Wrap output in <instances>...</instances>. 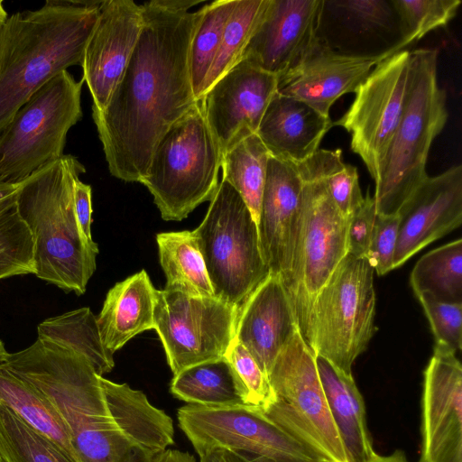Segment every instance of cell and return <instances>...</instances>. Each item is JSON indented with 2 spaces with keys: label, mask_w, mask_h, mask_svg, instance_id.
Returning <instances> with one entry per match:
<instances>
[{
  "label": "cell",
  "mask_w": 462,
  "mask_h": 462,
  "mask_svg": "<svg viewBox=\"0 0 462 462\" xmlns=\"http://www.w3.org/2000/svg\"><path fill=\"white\" fill-rule=\"evenodd\" d=\"M200 0L143 4L142 31L124 76L102 111L92 110L112 176L141 182L167 130L199 100L194 97L189 48Z\"/></svg>",
  "instance_id": "cell-1"
},
{
  "label": "cell",
  "mask_w": 462,
  "mask_h": 462,
  "mask_svg": "<svg viewBox=\"0 0 462 462\" xmlns=\"http://www.w3.org/2000/svg\"><path fill=\"white\" fill-rule=\"evenodd\" d=\"M101 1L47 0L0 26V134L45 83L83 59Z\"/></svg>",
  "instance_id": "cell-2"
},
{
  "label": "cell",
  "mask_w": 462,
  "mask_h": 462,
  "mask_svg": "<svg viewBox=\"0 0 462 462\" xmlns=\"http://www.w3.org/2000/svg\"><path fill=\"white\" fill-rule=\"evenodd\" d=\"M85 172L73 155H63L21 182L19 212L33 238L34 275L66 292L81 295L96 270L98 246L79 226L74 182Z\"/></svg>",
  "instance_id": "cell-3"
},
{
  "label": "cell",
  "mask_w": 462,
  "mask_h": 462,
  "mask_svg": "<svg viewBox=\"0 0 462 462\" xmlns=\"http://www.w3.org/2000/svg\"><path fill=\"white\" fill-rule=\"evenodd\" d=\"M439 51H411L404 109L373 196L377 215L393 216L428 177L429 153L444 129L447 93L438 83Z\"/></svg>",
  "instance_id": "cell-4"
},
{
  "label": "cell",
  "mask_w": 462,
  "mask_h": 462,
  "mask_svg": "<svg viewBox=\"0 0 462 462\" xmlns=\"http://www.w3.org/2000/svg\"><path fill=\"white\" fill-rule=\"evenodd\" d=\"M221 158L199 99L160 139L141 180L164 220H182L213 199Z\"/></svg>",
  "instance_id": "cell-5"
},
{
  "label": "cell",
  "mask_w": 462,
  "mask_h": 462,
  "mask_svg": "<svg viewBox=\"0 0 462 462\" xmlns=\"http://www.w3.org/2000/svg\"><path fill=\"white\" fill-rule=\"evenodd\" d=\"M209 202L193 234L215 297L240 307L270 274L257 226L240 194L224 180Z\"/></svg>",
  "instance_id": "cell-6"
},
{
  "label": "cell",
  "mask_w": 462,
  "mask_h": 462,
  "mask_svg": "<svg viewBox=\"0 0 462 462\" xmlns=\"http://www.w3.org/2000/svg\"><path fill=\"white\" fill-rule=\"evenodd\" d=\"M273 400L263 411L320 462H347L319 379L316 357L299 330L268 374Z\"/></svg>",
  "instance_id": "cell-7"
},
{
  "label": "cell",
  "mask_w": 462,
  "mask_h": 462,
  "mask_svg": "<svg viewBox=\"0 0 462 462\" xmlns=\"http://www.w3.org/2000/svg\"><path fill=\"white\" fill-rule=\"evenodd\" d=\"M374 274L366 258L347 253L312 304L308 345L347 374L376 330Z\"/></svg>",
  "instance_id": "cell-8"
},
{
  "label": "cell",
  "mask_w": 462,
  "mask_h": 462,
  "mask_svg": "<svg viewBox=\"0 0 462 462\" xmlns=\"http://www.w3.org/2000/svg\"><path fill=\"white\" fill-rule=\"evenodd\" d=\"M63 70L17 110L0 134V180L18 184L62 157L69 130L82 117L81 89Z\"/></svg>",
  "instance_id": "cell-9"
},
{
  "label": "cell",
  "mask_w": 462,
  "mask_h": 462,
  "mask_svg": "<svg viewBox=\"0 0 462 462\" xmlns=\"http://www.w3.org/2000/svg\"><path fill=\"white\" fill-rule=\"evenodd\" d=\"M296 165L303 186L291 273L285 291L299 331L308 345L314 300L348 253V219L337 210L323 181L304 164Z\"/></svg>",
  "instance_id": "cell-10"
},
{
  "label": "cell",
  "mask_w": 462,
  "mask_h": 462,
  "mask_svg": "<svg viewBox=\"0 0 462 462\" xmlns=\"http://www.w3.org/2000/svg\"><path fill=\"white\" fill-rule=\"evenodd\" d=\"M238 308L216 297L156 290L153 329L173 374L225 356L235 338Z\"/></svg>",
  "instance_id": "cell-11"
},
{
  "label": "cell",
  "mask_w": 462,
  "mask_h": 462,
  "mask_svg": "<svg viewBox=\"0 0 462 462\" xmlns=\"http://www.w3.org/2000/svg\"><path fill=\"white\" fill-rule=\"evenodd\" d=\"M177 416L199 456L225 448L267 462H320L256 407L187 404L178 410Z\"/></svg>",
  "instance_id": "cell-12"
},
{
  "label": "cell",
  "mask_w": 462,
  "mask_h": 462,
  "mask_svg": "<svg viewBox=\"0 0 462 462\" xmlns=\"http://www.w3.org/2000/svg\"><path fill=\"white\" fill-rule=\"evenodd\" d=\"M410 56L411 51L403 50L380 61L356 90L347 111L334 122L350 134V148L374 183L404 109Z\"/></svg>",
  "instance_id": "cell-13"
},
{
  "label": "cell",
  "mask_w": 462,
  "mask_h": 462,
  "mask_svg": "<svg viewBox=\"0 0 462 462\" xmlns=\"http://www.w3.org/2000/svg\"><path fill=\"white\" fill-rule=\"evenodd\" d=\"M323 0H269L242 54L277 76L299 66L319 44Z\"/></svg>",
  "instance_id": "cell-14"
},
{
  "label": "cell",
  "mask_w": 462,
  "mask_h": 462,
  "mask_svg": "<svg viewBox=\"0 0 462 462\" xmlns=\"http://www.w3.org/2000/svg\"><path fill=\"white\" fill-rule=\"evenodd\" d=\"M143 26V5L132 0L101 1L97 23L87 42L82 79L92 110L102 111L121 81Z\"/></svg>",
  "instance_id": "cell-15"
},
{
  "label": "cell",
  "mask_w": 462,
  "mask_h": 462,
  "mask_svg": "<svg viewBox=\"0 0 462 462\" xmlns=\"http://www.w3.org/2000/svg\"><path fill=\"white\" fill-rule=\"evenodd\" d=\"M318 39L353 56L394 54L408 47L392 0H323Z\"/></svg>",
  "instance_id": "cell-16"
},
{
  "label": "cell",
  "mask_w": 462,
  "mask_h": 462,
  "mask_svg": "<svg viewBox=\"0 0 462 462\" xmlns=\"http://www.w3.org/2000/svg\"><path fill=\"white\" fill-rule=\"evenodd\" d=\"M419 462H462V365L435 346L423 373Z\"/></svg>",
  "instance_id": "cell-17"
},
{
  "label": "cell",
  "mask_w": 462,
  "mask_h": 462,
  "mask_svg": "<svg viewBox=\"0 0 462 462\" xmlns=\"http://www.w3.org/2000/svg\"><path fill=\"white\" fill-rule=\"evenodd\" d=\"M278 92V77L242 59L200 98L221 153L241 134L256 133Z\"/></svg>",
  "instance_id": "cell-18"
},
{
  "label": "cell",
  "mask_w": 462,
  "mask_h": 462,
  "mask_svg": "<svg viewBox=\"0 0 462 462\" xmlns=\"http://www.w3.org/2000/svg\"><path fill=\"white\" fill-rule=\"evenodd\" d=\"M397 215L393 268L462 223V166L454 165L416 189Z\"/></svg>",
  "instance_id": "cell-19"
},
{
  "label": "cell",
  "mask_w": 462,
  "mask_h": 462,
  "mask_svg": "<svg viewBox=\"0 0 462 462\" xmlns=\"http://www.w3.org/2000/svg\"><path fill=\"white\" fill-rule=\"evenodd\" d=\"M303 182L297 165L269 156L258 221L262 256L271 274L288 283Z\"/></svg>",
  "instance_id": "cell-20"
},
{
  "label": "cell",
  "mask_w": 462,
  "mask_h": 462,
  "mask_svg": "<svg viewBox=\"0 0 462 462\" xmlns=\"http://www.w3.org/2000/svg\"><path fill=\"white\" fill-rule=\"evenodd\" d=\"M392 55H346L319 42L299 66L278 78V93L301 100L329 117L333 104L342 96L356 92L374 68Z\"/></svg>",
  "instance_id": "cell-21"
},
{
  "label": "cell",
  "mask_w": 462,
  "mask_h": 462,
  "mask_svg": "<svg viewBox=\"0 0 462 462\" xmlns=\"http://www.w3.org/2000/svg\"><path fill=\"white\" fill-rule=\"evenodd\" d=\"M296 330L281 277L270 273L238 308L235 338L268 377L277 356Z\"/></svg>",
  "instance_id": "cell-22"
},
{
  "label": "cell",
  "mask_w": 462,
  "mask_h": 462,
  "mask_svg": "<svg viewBox=\"0 0 462 462\" xmlns=\"http://www.w3.org/2000/svg\"><path fill=\"white\" fill-rule=\"evenodd\" d=\"M334 126L307 103L276 93L268 105L256 134L269 154L299 164L309 159Z\"/></svg>",
  "instance_id": "cell-23"
},
{
  "label": "cell",
  "mask_w": 462,
  "mask_h": 462,
  "mask_svg": "<svg viewBox=\"0 0 462 462\" xmlns=\"http://www.w3.org/2000/svg\"><path fill=\"white\" fill-rule=\"evenodd\" d=\"M156 290L144 270L116 283L97 317L104 346L114 354L136 335L154 328Z\"/></svg>",
  "instance_id": "cell-24"
},
{
  "label": "cell",
  "mask_w": 462,
  "mask_h": 462,
  "mask_svg": "<svg viewBox=\"0 0 462 462\" xmlns=\"http://www.w3.org/2000/svg\"><path fill=\"white\" fill-rule=\"evenodd\" d=\"M328 409L344 446L347 462H373L374 451L366 425L365 408L352 374L315 356Z\"/></svg>",
  "instance_id": "cell-25"
},
{
  "label": "cell",
  "mask_w": 462,
  "mask_h": 462,
  "mask_svg": "<svg viewBox=\"0 0 462 462\" xmlns=\"http://www.w3.org/2000/svg\"><path fill=\"white\" fill-rule=\"evenodd\" d=\"M170 390L176 398L189 404L209 408L246 405L243 385L225 356L174 374Z\"/></svg>",
  "instance_id": "cell-26"
},
{
  "label": "cell",
  "mask_w": 462,
  "mask_h": 462,
  "mask_svg": "<svg viewBox=\"0 0 462 462\" xmlns=\"http://www.w3.org/2000/svg\"><path fill=\"white\" fill-rule=\"evenodd\" d=\"M0 404L79 462L58 412L31 383L0 363Z\"/></svg>",
  "instance_id": "cell-27"
},
{
  "label": "cell",
  "mask_w": 462,
  "mask_h": 462,
  "mask_svg": "<svg viewBox=\"0 0 462 462\" xmlns=\"http://www.w3.org/2000/svg\"><path fill=\"white\" fill-rule=\"evenodd\" d=\"M38 337L84 356L103 376L115 365L113 353L101 339L97 317L84 307L49 318L38 325Z\"/></svg>",
  "instance_id": "cell-28"
},
{
  "label": "cell",
  "mask_w": 462,
  "mask_h": 462,
  "mask_svg": "<svg viewBox=\"0 0 462 462\" xmlns=\"http://www.w3.org/2000/svg\"><path fill=\"white\" fill-rule=\"evenodd\" d=\"M166 290L198 297H215L193 231L163 232L156 236Z\"/></svg>",
  "instance_id": "cell-29"
},
{
  "label": "cell",
  "mask_w": 462,
  "mask_h": 462,
  "mask_svg": "<svg viewBox=\"0 0 462 462\" xmlns=\"http://www.w3.org/2000/svg\"><path fill=\"white\" fill-rule=\"evenodd\" d=\"M269 152L256 133L239 134L222 153V180L242 197L258 221Z\"/></svg>",
  "instance_id": "cell-30"
},
{
  "label": "cell",
  "mask_w": 462,
  "mask_h": 462,
  "mask_svg": "<svg viewBox=\"0 0 462 462\" xmlns=\"http://www.w3.org/2000/svg\"><path fill=\"white\" fill-rule=\"evenodd\" d=\"M416 296L462 304V240L458 238L422 255L411 273Z\"/></svg>",
  "instance_id": "cell-31"
},
{
  "label": "cell",
  "mask_w": 462,
  "mask_h": 462,
  "mask_svg": "<svg viewBox=\"0 0 462 462\" xmlns=\"http://www.w3.org/2000/svg\"><path fill=\"white\" fill-rule=\"evenodd\" d=\"M20 186L0 180V280L35 271L33 238L17 205Z\"/></svg>",
  "instance_id": "cell-32"
},
{
  "label": "cell",
  "mask_w": 462,
  "mask_h": 462,
  "mask_svg": "<svg viewBox=\"0 0 462 462\" xmlns=\"http://www.w3.org/2000/svg\"><path fill=\"white\" fill-rule=\"evenodd\" d=\"M237 0H217L202 6V15L193 34L189 55L194 97L199 100L218 51L226 23Z\"/></svg>",
  "instance_id": "cell-33"
},
{
  "label": "cell",
  "mask_w": 462,
  "mask_h": 462,
  "mask_svg": "<svg viewBox=\"0 0 462 462\" xmlns=\"http://www.w3.org/2000/svg\"><path fill=\"white\" fill-rule=\"evenodd\" d=\"M0 462H76L0 404Z\"/></svg>",
  "instance_id": "cell-34"
},
{
  "label": "cell",
  "mask_w": 462,
  "mask_h": 462,
  "mask_svg": "<svg viewBox=\"0 0 462 462\" xmlns=\"http://www.w3.org/2000/svg\"><path fill=\"white\" fill-rule=\"evenodd\" d=\"M319 177L337 210L349 219L364 201L355 166L343 160L341 149H319L301 162Z\"/></svg>",
  "instance_id": "cell-35"
},
{
  "label": "cell",
  "mask_w": 462,
  "mask_h": 462,
  "mask_svg": "<svg viewBox=\"0 0 462 462\" xmlns=\"http://www.w3.org/2000/svg\"><path fill=\"white\" fill-rule=\"evenodd\" d=\"M268 3L269 0H237L226 23L218 51L206 79L204 94L241 60Z\"/></svg>",
  "instance_id": "cell-36"
},
{
  "label": "cell",
  "mask_w": 462,
  "mask_h": 462,
  "mask_svg": "<svg viewBox=\"0 0 462 462\" xmlns=\"http://www.w3.org/2000/svg\"><path fill=\"white\" fill-rule=\"evenodd\" d=\"M400 19L407 46L426 34L445 27L456 16L460 0H392Z\"/></svg>",
  "instance_id": "cell-37"
},
{
  "label": "cell",
  "mask_w": 462,
  "mask_h": 462,
  "mask_svg": "<svg viewBox=\"0 0 462 462\" xmlns=\"http://www.w3.org/2000/svg\"><path fill=\"white\" fill-rule=\"evenodd\" d=\"M233 366L244 391L245 402L264 411L273 400L268 377L256 361L236 338L232 340L224 356Z\"/></svg>",
  "instance_id": "cell-38"
},
{
  "label": "cell",
  "mask_w": 462,
  "mask_h": 462,
  "mask_svg": "<svg viewBox=\"0 0 462 462\" xmlns=\"http://www.w3.org/2000/svg\"><path fill=\"white\" fill-rule=\"evenodd\" d=\"M430 322L435 346L457 353L462 347V304L446 303L426 295L417 296Z\"/></svg>",
  "instance_id": "cell-39"
},
{
  "label": "cell",
  "mask_w": 462,
  "mask_h": 462,
  "mask_svg": "<svg viewBox=\"0 0 462 462\" xmlns=\"http://www.w3.org/2000/svg\"><path fill=\"white\" fill-rule=\"evenodd\" d=\"M399 216L377 215L366 259L378 275L393 270Z\"/></svg>",
  "instance_id": "cell-40"
},
{
  "label": "cell",
  "mask_w": 462,
  "mask_h": 462,
  "mask_svg": "<svg viewBox=\"0 0 462 462\" xmlns=\"http://www.w3.org/2000/svg\"><path fill=\"white\" fill-rule=\"evenodd\" d=\"M377 213L373 197L369 193L362 205L348 219L347 250L356 257H366L373 236Z\"/></svg>",
  "instance_id": "cell-41"
},
{
  "label": "cell",
  "mask_w": 462,
  "mask_h": 462,
  "mask_svg": "<svg viewBox=\"0 0 462 462\" xmlns=\"http://www.w3.org/2000/svg\"><path fill=\"white\" fill-rule=\"evenodd\" d=\"M92 191L88 184L78 178L74 182V206L76 217L84 236L94 242L91 235L92 223Z\"/></svg>",
  "instance_id": "cell-42"
},
{
  "label": "cell",
  "mask_w": 462,
  "mask_h": 462,
  "mask_svg": "<svg viewBox=\"0 0 462 462\" xmlns=\"http://www.w3.org/2000/svg\"><path fill=\"white\" fill-rule=\"evenodd\" d=\"M199 462H245L246 456L225 448H213L199 456Z\"/></svg>",
  "instance_id": "cell-43"
},
{
  "label": "cell",
  "mask_w": 462,
  "mask_h": 462,
  "mask_svg": "<svg viewBox=\"0 0 462 462\" xmlns=\"http://www.w3.org/2000/svg\"><path fill=\"white\" fill-rule=\"evenodd\" d=\"M153 462H195V457L188 452L167 448Z\"/></svg>",
  "instance_id": "cell-44"
},
{
  "label": "cell",
  "mask_w": 462,
  "mask_h": 462,
  "mask_svg": "<svg viewBox=\"0 0 462 462\" xmlns=\"http://www.w3.org/2000/svg\"><path fill=\"white\" fill-rule=\"evenodd\" d=\"M381 462H410L402 450H395L388 456H381Z\"/></svg>",
  "instance_id": "cell-45"
},
{
  "label": "cell",
  "mask_w": 462,
  "mask_h": 462,
  "mask_svg": "<svg viewBox=\"0 0 462 462\" xmlns=\"http://www.w3.org/2000/svg\"><path fill=\"white\" fill-rule=\"evenodd\" d=\"M8 14L4 7V3L2 0H0V26L5 22V20L7 18Z\"/></svg>",
  "instance_id": "cell-46"
},
{
  "label": "cell",
  "mask_w": 462,
  "mask_h": 462,
  "mask_svg": "<svg viewBox=\"0 0 462 462\" xmlns=\"http://www.w3.org/2000/svg\"><path fill=\"white\" fill-rule=\"evenodd\" d=\"M8 354L9 353L5 349L3 341L0 339V363H3L5 360Z\"/></svg>",
  "instance_id": "cell-47"
},
{
  "label": "cell",
  "mask_w": 462,
  "mask_h": 462,
  "mask_svg": "<svg viewBox=\"0 0 462 462\" xmlns=\"http://www.w3.org/2000/svg\"><path fill=\"white\" fill-rule=\"evenodd\" d=\"M245 462H267V461L258 458V457H246ZM373 462H381V456L378 455V457Z\"/></svg>",
  "instance_id": "cell-48"
}]
</instances>
